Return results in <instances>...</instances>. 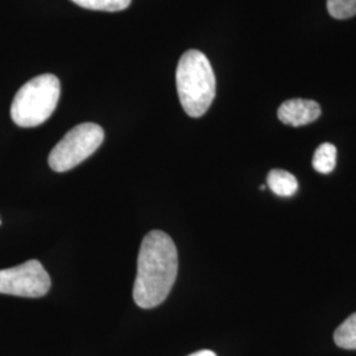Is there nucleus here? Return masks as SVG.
Wrapping results in <instances>:
<instances>
[{
	"label": "nucleus",
	"instance_id": "1",
	"mask_svg": "<svg viewBox=\"0 0 356 356\" xmlns=\"http://www.w3.org/2000/svg\"><path fill=\"white\" fill-rule=\"evenodd\" d=\"M178 272L176 244L164 231H151L143 239L138 257L134 300L143 309L161 305L172 291Z\"/></svg>",
	"mask_w": 356,
	"mask_h": 356
},
{
	"label": "nucleus",
	"instance_id": "2",
	"mask_svg": "<svg viewBox=\"0 0 356 356\" xmlns=\"http://www.w3.org/2000/svg\"><path fill=\"white\" fill-rule=\"evenodd\" d=\"M178 98L184 111L191 118L207 113L216 98V81L213 66L202 51H185L176 72Z\"/></svg>",
	"mask_w": 356,
	"mask_h": 356
},
{
	"label": "nucleus",
	"instance_id": "3",
	"mask_svg": "<svg viewBox=\"0 0 356 356\" xmlns=\"http://www.w3.org/2000/svg\"><path fill=\"white\" fill-rule=\"evenodd\" d=\"M60 94V81L53 74H41L28 81L13 98L11 106L13 123L23 128L41 126L54 113Z\"/></svg>",
	"mask_w": 356,
	"mask_h": 356
},
{
	"label": "nucleus",
	"instance_id": "4",
	"mask_svg": "<svg viewBox=\"0 0 356 356\" xmlns=\"http://www.w3.org/2000/svg\"><path fill=\"white\" fill-rule=\"evenodd\" d=\"M104 140V131L95 123H82L72 128L51 149L48 163L54 172L64 173L83 163Z\"/></svg>",
	"mask_w": 356,
	"mask_h": 356
},
{
	"label": "nucleus",
	"instance_id": "5",
	"mask_svg": "<svg viewBox=\"0 0 356 356\" xmlns=\"http://www.w3.org/2000/svg\"><path fill=\"white\" fill-rule=\"evenodd\" d=\"M51 276L38 260L0 270V294L40 298L51 291Z\"/></svg>",
	"mask_w": 356,
	"mask_h": 356
},
{
	"label": "nucleus",
	"instance_id": "6",
	"mask_svg": "<svg viewBox=\"0 0 356 356\" xmlns=\"http://www.w3.org/2000/svg\"><path fill=\"white\" fill-rule=\"evenodd\" d=\"M321 113V106L316 101L297 98L282 103L277 110V116L282 124L301 127L316 122Z\"/></svg>",
	"mask_w": 356,
	"mask_h": 356
},
{
	"label": "nucleus",
	"instance_id": "7",
	"mask_svg": "<svg viewBox=\"0 0 356 356\" xmlns=\"http://www.w3.org/2000/svg\"><path fill=\"white\" fill-rule=\"evenodd\" d=\"M267 186L279 197H292L298 189V181L286 170L272 169L268 173Z\"/></svg>",
	"mask_w": 356,
	"mask_h": 356
},
{
	"label": "nucleus",
	"instance_id": "8",
	"mask_svg": "<svg viewBox=\"0 0 356 356\" xmlns=\"http://www.w3.org/2000/svg\"><path fill=\"white\" fill-rule=\"evenodd\" d=\"M337 165V148L330 143L321 144L313 156V168L322 175H329Z\"/></svg>",
	"mask_w": 356,
	"mask_h": 356
},
{
	"label": "nucleus",
	"instance_id": "9",
	"mask_svg": "<svg viewBox=\"0 0 356 356\" xmlns=\"http://www.w3.org/2000/svg\"><path fill=\"white\" fill-rule=\"evenodd\" d=\"M334 342L344 350H356V313L346 318L335 330Z\"/></svg>",
	"mask_w": 356,
	"mask_h": 356
},
{
	"label": "nucleus",
	"instance_id": "10",
	"mask_svg": "<svg viewBox=\"0 0 356 356\" xmlns=\"http://www.w3.org/2000/svg\"><path fill=\"white\" fill-rule=\"evenodd\" d=\"M72 1L86 10L106 11V13L123 11L131 4V0H72Z\"/></svg>",
	"mask_w": 356,
	"mask_h": 356
},
{
	"label": "nucleus",
	"instance_id": "11",
	"mask_svg": "<svg viewBox=\"0 0 356 356\" xmlns=\"http://www.w3.org/2000/svg\"><path fill=\"white\" fill-rule=\"evenodd\" d=\"M327 11L337 20H346L356 15V0H327Z\"/></svg>",
	"mask_w": 356,
	"mask_h": 356
},
{
	"label": "nucleus",
	"instance_id": "12",
	"mask_svg": "<svg viewBox=\"0 0 356 356\" xmlns=\"http://www.w3.org/2000/svg\"><path fill=\"white\" fill-rule=\"evenodd\" d=\"M189 356H216V353H213V351H210V350H201V351H198V353H194V354H191Z\"/></svg>",
	"mask_w": 356,
	"mask_h": 356
},
{
	"label": "nucleus",
	"instance_id": "13",
	"mask_svg": "<svg viewBox=\"0 0 356 356\" xmlns=\"http://www.w3.org/2000/svg\"><path fill=\"white\" fill-rule=\"evenodd\" d=\"M0 225H1V220H0Z\"/></svg>",
	"mask_w": 356,
	"mask_h": 356
}]
</instances>
